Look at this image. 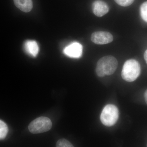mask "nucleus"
<instances>
[{"label": "nucleus", "instance_id": "39448f33", "mask_svg": "<svg viewBox=\"0 0 147 147\" xmlns=\"http://www.w3.org/2000/svg\"><path fill=\"white\" fill-rule=\"evenodd\" d=\"M91 40L98 45H104L112 42L113 37L108 32L99 31L94 32L91 36Z\"/></svg>", "mask_w": 147, "mask_h": 147}, {"label": "nucleus", "instance_id": "7ed1b4c3", "mask_svg": "<svg viewBox=\"0 0 147 147\" xmlns=\"http://www.w3.org/2000/svg\"><path fill=\"white\" fill-rule=\"evenodd\" d=\"M119 117V111L117 106L113 104H108L102 110L100 119L102 124L110 127L115 124Z\"/></svg>", "mask_w": 147, "mask_h": 147}, {"label": "nucleus", "instance_id": "9b49d317", "mask_svg": "<svg viewBox=\"0 0 147 147\" xmlns=\"http://www.w3.org/2000/svg\"><path fill=\"white\" fill-rule=\"evenodd\" d=\"M140 11L142 19L147 23V1L142 4L140 6Z\"/></svg>", "mask_w": 147, "mask_h": 147}, {"label": "nucleus", "instance_id": "423d86ee", "mask_svg": "<svg viewBox=\"0 0 147 147\" xmlns=\"http://www.w3.org/2000/svg\"><path fill=\"white\" fill-rule=\"evenodd\" d=\"M63 53L69 57L80 58L83 53V46L79 42H72L65 48Z\"/></svg>", "mask_w": 147, "mask_h": 147}, {"label": "nucleus", "instance_id": "9d476101", "mask_svg": "<svg viewBox=\"0 0 147 147\" xmlns=\"http://www.w3.org/2000/svg\"><path fill=\"white\" fill-rule=\"evenodd\" d=\"M8 131V127L6 124L0 120V140H3L5 138Z\"/></svg>", "mask_w": 147, "mask_h": 147}, {"label": "nucleus", "instance_id": "ddd939ff", "mask_svg": "<svg viewBox=\"0 0 147 147\" xmlns=\"http://www.w3.org/2000/svg\"><path fill=\"white\" fill-rule=\"evenodd\" d=\"M119 5L123 7L129 6L134 2V0H115Z\"/></svg>", "mask_w": 147, "mask_h": 147}, {"label": "nucleus", "instance_id": "1a4fd4ad", "mask_svg": "<svg viewBox=\"0 0 147 147\" xmlns=\"http://www.w3.org/2000/svg\"><path fill=\"white\" fill-rule=\"evenodd\" d=\"M13 2L16 7L24 12H30L32 9V0H13Z\"/></svg>", "mask_w": 147, "mask_h": 147}, {"label": "nucleus", "instance_id": "4468645a", "mask_svg": "<svg viewBox=\"0 0 147 147\" xmlns=\"http://www.w3.org/2000/svg\"><path fill=\"white\" fill-rule=\"evenodd\" d=\"M144 96L145 101H146V103L147 104V89L145 91Z\"/></svg>", "mask_w": 147, "mask_h": 147}, {"label": "nucleus", "instance_id": "6e6552de", "mask_svg": "<svg viewBox=\"0 0 147 147\" xmlns=\"http://www.w3.org/2000/svg\"><path fill=\"white\" fill-rule=\"evenodd\" d=\"M24 49L29 55L34 57H36L39 51L37 43L34 40H27L24 44Z\"/></svg>", "mask_w": 147, "mask_h": 147}, {"label": "nucleus", "instance_id": "2eb2a0df", "mask_svg": "<svg viewBox=\"0 0 147 147\" xmlns=\"http://www.w3.org/2000/svg\"><path fill=\"white\" fill-rule=\"evenodd\" d=\"M144 57L145 60L146 61V63L147 64V50L145 51L144 54Z\"/></svg>", "mask_w": 147, "mask_h": 147}, {"label": "nucleus", "instance_id": "f8f14e48", "mask_svg": "<svg viewBox=\"0 0 147 147\" xmlns=\"http://www.w3.org/2000/svg\"><path fill=\"white\" fill-rule=\"evenodd\" d=\"M56 147H74L69 141L67 139H61L58 140L56 144Z\"/></svg>", "mask_w": 147, "mask_h": 147}, {"label": "nucleus", "instance_id": "20e7f679", "mask_svg": "<svg viewBox=\"0 0 147 147\" xmlns=\"http://www.w3.org/2000/svg\"><path fill=\"white\" fill-rule=\"evenodd\" d=\"M52 127V121L49 118L41 117L32 121L29 124L28 129L32 134H39L49 131Z\"/></svg>", "mask_w": 147, "mask_h": 147}, {"label": "nucleus", "instance_id": "0eeeda50", "mask_svg": "<svg viewBox=\"0 0 147 147\" xmlns=\"http://www.w3.org/2000/svg\"><path fill=\"white\" fill-rule=\"evenodd\" d=\"M93 12L96 16L102 17L109 11L108 5L102 0H96L92 5Z\"/></svg>", "mask_w": 147, "mask_h": 147}, {"label": "nucleus", "instance_id": "f03ea898", "mask_svg": "<svg viewBox=\"0 0 147 147\" xmlns=\"http://www.w3.org/2000/svg\"><path fill=\"white\" fill-rule=\"evenodd\" d=\"M141 66L135 59L128 60L124 64L121 76L126 82H133L139 77L141 73Z\"/></svg>", "mask_w": 147, "mask_h": 147}, {"label": "nucleus", "instance_id": "f257e3e1", "mask_svg": "<svg viewBox=\"0 0 147 147\" xmlns=\"http://www.w3.org/2000/svg\"><path fill=\"white\" fill-rule=\"evenodd\" d=\"M118 61L113 56H106L100 59L96 64V71L97 76L103 77L113 74L117 68Z\"/></svg>", "mask_w": 147, "mask_h": 147}]
</instances>
